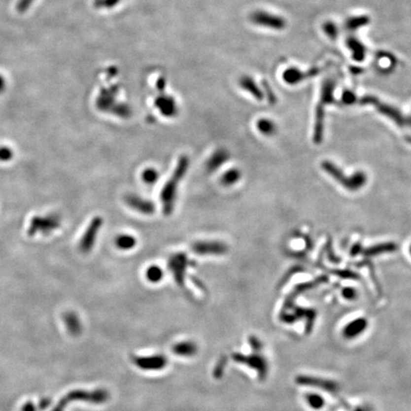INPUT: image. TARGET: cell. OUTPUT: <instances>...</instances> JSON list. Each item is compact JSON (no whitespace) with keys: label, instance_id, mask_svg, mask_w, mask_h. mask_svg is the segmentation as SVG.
I'll use <instances>...</instances> for the list:
<instances>
[{"label":"cell","instance_id":"obj_3","mask_svg":"<svg viewBox=\"0 0 411 411\" xmlns=\"http://www.w3.org/2000/svg\"><path fill=\"white\" fill-rule=\"evenodd\" d=\"M322 169L349 192H357L367 184V175L362 171L355 172L350 177H347L336 165L329 161L323 162Z\"/></svg>","mask_w":411,"mask_h":411},{"label":"cell","instance_id":"obj_12","mask_svg":"<svg viewBox=\"0 0 411 411\" xmlns=\"http://www.w3.org/2000/svg\"><path fill=\"white\" fill-rule=\"evenodd\" d=\"M345 45L350 52V55L353 60L356 62H363L367 57L368 48L367 46L357 38L354 35L347 36L345 40Z\"/></svg>","mask_w":411,"mask_h":411},{"label":"cell","instance_id":"obj_26","mask_svg":"<svg viewBox=\"0 0 411 411\" xmlns=\"http://www.w3.org/2000/svg\"><path fill=\"white\" fill-rule=\"evenodd\" d=\"M358 96L349 90H345L342 95V101L343 104L345 105H353L355 103H358Z\"/></svg>","mask_w":411,"mask_h":411},{"label":"cell","instance_id":"obj_28","mask_svg":"<svg viewBox=\"0 0 411 411\" xmlns=\"http://www.w3.org/2000/svg\"><path fill=\"white\" fill-rule=\"evenodd\" d=\"M35 0H18L16 4V10L19 13H25L30 9V7L33 5V3Z\"/></svg>","mask_w":411,"mask_h":411},{"label":"cell","instance_id":"obj_29","mask_svg":"<svg viewBox=\"0 0 411 411\" xmlns=\"http://www.w3.org/2000/svg\"><path fill=\"white\" fill-rule=\"evenodd\" d=\"M342 294L344 295L345 298L347 299H353L356 295V292L353 288H344V290L342 291Z\"/></svg>","mask_w":411,"mask_h":411},{"label":"cell","instance_id":"obj_14","mask_svg":"<svg viewBox=\"0 0 411 411\" xmlns=\"http://www.w3.org/2000/svg\"><path fill=\"white\" fill-rule=\"evenodd\" d=\"M230 158L229 151H226L225 149H218L209 156V158L206 161V170L210 172L216 171L219 170L220 167L225 164Z\"/></svg>","mask_w":411,"mask_h":411},{"label":"cell","instance_id":"obj_11","mask_svg":"<svg viewBox=\"0 0 411 411\" xmlns=\"http://www.w3.org/2000/svg\"><path fill=\"white\" fill-rule=\"evenodd\" d=\"M125 203L131 208L144 215H151L155 211V205L151 200L137 194H127L124 198Z\"/></svg>","mask_w":411,"mask_h":411},{"label":"cell","instance_id":"obj_5","mask_svg":"<svg viewBox=\"0 0 411 411\" xmlns=\"http://www.w3.org/2000/svg\"><path fill=\"white\" fill-rule=\"evenodd\" d=\"M192 261L189 259L187 254L183 252L174 253L170 257L168 261V267L178 286H184L186 274L188 269L192 267Z\"/></svg>","mask_w":411,"mask_h":411},{"label":"cell","instance_id":"obj_23","mask_svg":"<svg viewBox=\"0 0 411 411\" xmlns=\"http://www.w3.org/2000/svg\"><path fill=\"white\" fill-rule=\"evenodd\" d=\"M141 179L144 182V184L152 186L158 181L159 172L156 169H153V168L145 169L141 173Z\"/></svg>","mask_w":411,"mask_h":411},{"label":"cell","instance_id":"obj_20","mask_svg":"<svg viewBox=\"0 0 411 411\" xmlns=\"http://www.w3.org/2000/svg\"><path fill=\"white\" fill-rule=\"evenodd\" d=\"M367 327V321L365 319H357L354 322L349 323L344 329V335L348 338H353Z\"/></svg>","mask_w":411,"mask_h":411},{"label":"cell","instance_id":"obj_6","mask_svg":"<svg viewBox=\"0 0 411 411\" xmlns=\"http://www.w3.org/2000/svg\"><path fill=\"white\" fill-rule=\"evenodd\" d=\"M253 24L260 27L268 28L275 31H281L287 27V21L283 16L272 14L266 11H256L250 15Z\"/></svg>","mask_w":411,"mask_h":411},{"label":"cell","instance_id":"obj_10","mask_svg":"<svg viewBox=\"0 0 411 411\" xmlns=\"http://www.w3.org/2000/svg\"><path fill=\"white\" fill-rule=\"evenodd\" d=\"M321 71H322L321 68H312L304 71L300 68L291 67L283 71L282 78L284 82L287 83L288 85L294 86V85H298L299 83L303 82V81H306L309 78L315 77Z\"/></svg>","mask_w":411,"mask_h":411},{"label":"cell","instance_id":"obj_24","mask_svg":"<svg viewBox=\"0 0 411 411\" xmlns=\"http://www.w3.org/2000/svg\"><path fill=\"white\" fill-rule=\"evenodd\" d=\"M323 31L331 40H335L339 35V28L333 21H326L323 25Z\"/></svg>","mask_w":411,"mask_h":411},{"label":"cell","instance_id":"obj_15","mask_svg":"<svg viewBox=\"0 0 411 411\" xmlns=\"http://www.w3.org/2000/svg\"><path fill=\"white\" fill-rule=\"evenodd\" d=\"M159 111L167 117H172L177 113V105L171 97H160L155 102Z\"/></svg>","mask_w":411,"mask_h":411},{"label":"cell","instance_id":"obj_13","mask_svg":"<svg viewBox=\"0 0 411 411\" xmlns=\"http://www.w3.org/2000/svg\"><path fill=\"white\" fill-rule=\"evenodd\" d=\"M395 249H397V246L393 243H385V244H380L373 247H369L365 250L362 249L361 246H354L352 248V254H358V253H364L367 256H372V255H378L386 252H393Z\"/></svg>","mask_w":411,"mask_h":411},{"label":"cell","instance_id":"obj_16","mask_svg":"<svg viewBox=\"0 0 411 411\" xmlns=\"http://www.w3.org/2000/svg\"><path fill=\"white\" fill-rule=\"evenodd\" d=\"M370 22V18L368 15H354L345 20L344 29L348 33H353L361 28L369 25Z\"/></svg>","mask_w":411,"mask_h":411},{"label":"cell","instance_id":"obj_1","mask_svg":"<svg viewBox=\"0 0 411 411\" xmlns=\"http://www.w3.org/2000/svg\"><path fill=\"white\" fill-rule=\"evenodd\" d=\"M190 167V159L187 155H182L177 161L176 167L162 189L160 199L162 203V208L166 216L171 215L176 204L177 193H178L180 182L184 179Z\"/></svg>","mask_w":411,"mask_h":411},{"label":"cell","instance_id":"obj_25","mask_svg":"<svg viewBox=\"0 0 411 411\" xmlns=\"http://www.w3.org/2000/svg\"><path fill=\"white\" fill-rule=\"evenodd\" d=\"M307 401L312 409H322L325 405L324 399L316 394H308L307 397Z\"/></svg>","mask_w":411,"mask_h":411},{"label":"cell","instance_id":"obj_27","mask_svg":"<svg viewBox=\"0 0 411 411\" xmlns=\"http://www.w3.org/2000/svg\"><path fill=\"white\" fill-rule=\"evenodd\" d=\"M14 157V151L9 147H0V161L8 162Z\"/></svg>","mask_w":411,"mask_h":411},{"label":"cell","instance_id":"obj_22","mask_svg":"<svg viewBox=\"0 0 411 411\" xmlns=\"http://www.w3.org/2000/svg\"><path fill=\"white\" fill-rule=\"evenodd\" d=\"M146 277L151 283H158L163 279L164 272L159 266L152 265L146 271Z\"/></svg>","mask_w":411,"mask_h":411},{"label":"cell","instance_id":"obj_30","mask_svg":"<svg viewBox=\"0 0 411 411\" xmlns=\"http://www.w3.org/2000/svg\"><path fill=\"white\" fill-rule=\"evenodd\" d=\"M6 89V80L2 74H0V94H2Z\"/></svg>","mask_w":411,"mask_h":411},{"label":"cell","instance_id":"obj_7","mask_svg":"<svg viewBox=\"0 0 411 411\" xmlns=\"http://www.w3.org/2000/svg\"><path fill=\"white\" fill-rule=\"evenodd\" d=\"M60 227V219L57 215L34 216L30 222L28 235L34 236L37 233L49 234Z\"/></svg>","mask_w":411,"mask_h":411},{"label":"cell","instance_id":"obj_4","mask_svg":"<svg viewBox=\"0 0 411 411\" xmlns=\"http://www.w3.org/2000/svg\"><path fill=\"white\" fill-rule=\"evenodd\" d=\"M358 103L361 105H372L381 114L392 120L398 126L405 127L411 125V118L405 116L397 108L380 101L374 96H365L358 98Z\"/></svg>","mask_w":411,"mask_h":411},{"label":"cell","instance_id":"obj_18","mask_svg":"<svg viewBox=\"0 0 411 411\" xmlns=\"http://www.w3.org/2000/svg\"><path fill=\"white\" fill-rule=\"evenodd\" d=\"M240 85H241V87L244 90H246L251 96L255 97L257 100H262L263 99L264 95H263L260 88L257 86V84L255 83V81L252 78H250L248 76L243 77L241 79V81H240Z\"/></svg>","mask_w":411,"mask_h":411},{"label":"cell","instance_id":"obj_2","mask_svg":"<svg viewBox=\"0 0 411 411\" xmlns=\"http://www.w3.org/2000/svg\"><path fill=\"white\" fill-rule=\"evenodd\" d=\"M336 80L333 77H327L321 86L320 100L316 108L315 124L313 141L316 144H320L324 136V119H325V107L335 102L334 91L336 88Z\"/></svg>","mask_w":411,"mask_h":411},{"label":"cell","instance_id":"obj_31","mask_svg":"<svg viewBox=\"0 0 411 411\" xmlns=\"http://www.w3.org/2000/svg\"><path fill=\"white\" fill-rule=\"evenodd\" d=\"M410 253H411V247H410Z\"/></svg>","mask_w":411,"mask_h":411},{"label":"cell","instance_id":"obj_17","mask_svg":"<svg viewBox=\"0 0 411 411\" xmlns=\"http://www.w3.org/2000/svg\"><path fill=\"white\" fill-rule=\"evenodd\" d=\"M137 238L131 234H119L115 238V246L121 250H130L137 246Z\"/></svg>","mask_w":411,"mask_h":411},{"label":"cell","instance_id":"obj_9","mask_svg":"<svg viewBox=\"0 0 411 411\" xmlns=\"http://www.w3.org/2000/svg\"><path fill=\"white\" fill-rule=\"evenodd\" d=\"M192 251L198 255L221 256L229 252V247L225 242L218 240L196 241L192 245Z\"/></svg>","mask_w":411,"mask_h":411},{"label":"cell","instance_id":"obj_21","mask_svg":"<svg viewBox=\"0 0 411 411\" xmlns=\"http://www.w3.org/2000/svg\"><path fill=\"white\" fill-rule=\"evenodd\" d=\"M256 127L258 129V131L260 132L261 134L265 135V136H272L274 135L276 131V125L274 123L273 120L269 119V118H261L257 123H256Z\"/></svg>","mask_w":411,"mask_h":411},{"label":"cell","instance_id":"obj_8","mask_svg":"<svg viewBox=\"0 0 411 411\" xmlns=\"http://www.w3.org/2000/svg\"><path fill=\"white\" fill-rule=\"evenodd\" d=\"M103 223V218L100 216H96L90 222L79 242V249L82 253L87 254L91 252V250L94 248L96 245L97 235L101 231Z\"/></svg>","mask_w":411,"mask_h":411},{"label":"cell","instance_id":"obj_19","mask_svg":"<svg viewBox=\"0 0 411 411\" xmlns=\"http://www.w3.org/2000/svg\"><path fill=\"white\" fill-rule=\"evenodd\" d=\"M241 171L238 169H231L224 172L221 177V183L225 187H232L241 179Z\"/></svg>","mask_w":411,"mask_h":411}]
</instances>
